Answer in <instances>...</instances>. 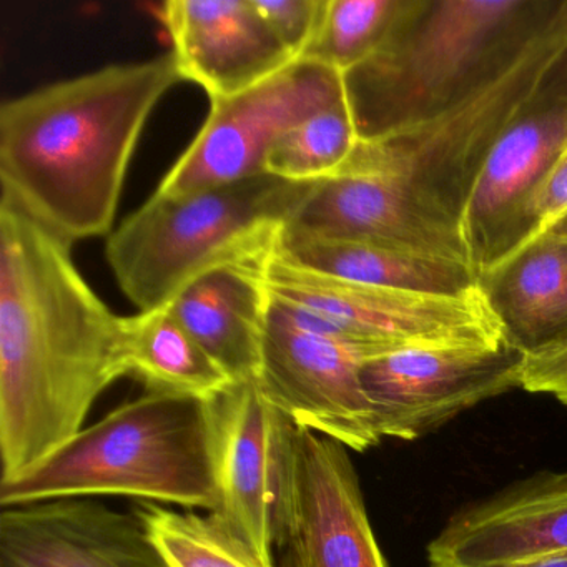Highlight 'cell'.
Listing matches in <instances>:
<instances>
[{
  "mask_svg": "<svg viewBox=\"0 0 567 567\" xmlns=\"http://www.w3.org/2000/svg\"><path fill=\"white\" fill-rule=\"evenodd\" d=\"M567 215V147L520 205L507 255L549 231ZM504 257V258H506Z\"/></svg>",
  "mask_w": 567,
  "mask_h": 567,
  "instance_id": "d4e9b609",
  "label": "cell"
},
{
  "mask_svg": "<svg viewBox=\"0 0 567 567\" xmlns=\"http://www.w3.org/2000/svg\"><path fill=\"white\" fill-rule=\"evenodd\" d=\"M406 6L408 0H328L320 31L301 59L344 74L383 44Z\"/></svg>",
  "mask_w": 567,
  "mask_h": 567,
  "instance_id": "cb8c5ba5",
  "label": "cell"
},
{
  "mask_svg": "<svg viewBox=\"0 0 567 567\" xmlns=\"http://www.w3.org/2000/svg\"><path fill=\"white\" fill-rule=\"evenodd\" d=\"M265 280L275 297L315 311L377 353L504 341L480 288L463 297H441L360 284L303 267L280 247L265 267Z\"/></svg>",
  "mask_w": 567,
  "mask_h": 567,
  "instance_id": "52a82bcc",
  "label": "cell"
},
{
  "mask_svg": "<svg viewBox=\"0 0 567 567\" xmlns=\"http://www.w3.org/2000/svg\"><path fill=\"white\" fill-rule=\"evenodd\" d=\"M274 526L280 567H388L350 450L287 417Z\"/></svg>",
  "mask_w": 567,
  "mask_h": 567,
  "instance_id": "ba28073f",
  "label": "cell"
},
{
  "mask_svg": "<svg viewBox=\"0 0 567 567\" xmlns=\"http://www.w3.org/2000/svg\"><path fill=\"white\" fill-rule=\"evenodd\" d=\"M377 357L288 320L271 303L257 384L295 426L364 453L383 441L361 384V364Z\"/></svg>",
  "mask_w": 567,
  "mask_h": 567,
  "instance_id": "8fae6325",
  "label": "cell"
},
{
  "mask_svg": "<svg viewBox=\"0 0 567 567\" xmlns=\"http://www.w3.org/2000/svg\"><path fill=\"white\" fill-rule=\"evenodd\" d=\"M357 127L347 101L295 125L268 152L264 174L288 182L331 177L353 154Z\"/></svg>",
  "mask_w": 567,
  "mask_h": 567,
  "instance_id": "603a6c76",
  "label": "cell"
},
{
  "mask_svg": "<svg viewBox=\"0 0 567 567\" xmlns=\"http://www.w3.org/2000/svg\"><path fill=\"white\" fill-rule=\"evenodd\" d=\"M268 28L297 61L313 44L328 0H251Z\"/></svg>",
  "mask_w": 567,
  "mask_h": 567,
  "instance_id": "484cf974",
  "label": "cell"
},
{
  "mask_svg": "<svg viewBox=\"0 0 567 567\" xmlns=\"http://www.w3.org/2000/svg\"><path fill=\"white\" fill-rule=\"evenodd\" d=\"M284 235L378 241L473 265L463 230L421 210L393 182L344 167L317 182Z\"/></svg>",
  "mask_w": 567,
  "mask_h": 567,
  "instance_id": "2e32d148",
  "label": "cell"
},
{
  "mask_svg": "<svg viewBox=\"0 0 567 567\" xmlns=\"http://www.w3.org/2000/svg\"><path fill=\"white\" fill-rule=\"evenodd\" d=\"M220 499L215 516L267 560L274 549L280 437L285 416L257 381L237 383L217 401Z\"/></svg>",
  "mask_w": 567,
  "mask_h": 567,
  "instance_id": "e0dca14e",
  "label": "cell"
},
{
  "mask_svg": "<svg viewBox=\"0 0 567 567\" xmlns=\"http://www.w3.org/2000/svg\"><path fill=\"white\" fill-rule=\"evenodd\" d=\"M124 358L145 391L215 401L237 384L168 307L124 317Z\"/></svg>",
  "mask_w": 567,
  "mask_h": 567,
  "instance_id": "44dd1931",
  "label": "cell"
},
{
  "mask_svg": "<svg viewBox=\"0 0 567 567\" xmlns=\"http://www.w3.org/2000/svg\"><path fill=\"white\" fill-rule=\"evenodd\" d=\"M280 250L331 277L414 293L463 297L477 290L480 280L473 265L378 241L284 235Z\"/></svg>",
  "mask_w": 567,
  "mask_h": 567,
  "instance_id": "ffe728a7",
  "label": "cell"
},
{
  "mask_svg": "<svg viewBox=\"0 0 567 567\" xmlns=\"http://www.w3.org/2000/svg\"><path fill=\"white\" fill-rule=\"evenodd\" d=\"M215 401L145 391L31 470L0 481V506L127 496L214 513L220 499Z\"/></svg>",
  "mask_w": 567,
  "mask_h": 567,
  "instance_id": "277c9868",
  "label": "cell"
},
{
  "mask_svg": "<svg viewBox=\"0 0 567 567\" xmlns=\"http://www.w3.org/2000/svg\"><path fill=\"white\" fill-rule=\"evenodd\" d=\"M504 340L526 357L567 341V237L543 234L481 271Z\"/></svg>",
  "mask_w": 567,
  "mask_h": 567,
  "instance_id": "d6986e66",
  "label": "cell"
},
{
  "mask_svg": "<svg viewBox=\"0 0 567 567\" xmlns=\"http://www.w3.org/2000/svg\"><path fill=\"white\" fill-rule=\"evenodd\" d=\"M520 388L553 396L567 408V341L526 357Z\"/></svg>",
  "mask_w": 567,
  "mask_h": 567,
  "instance_id": "4316f807",
  "label": "cell"
},
{
  "mask_svg": "<svg viewBox=\"0 0 567 567\" xmlns=\"http://www.w3.org/2000/svg\"><path fill=\"white\" fill-rule=\"evenodd\" d=\"M162 21L182 79L200 85L210 104L237 97L297 62L251 0H168Z\"/></svg>",
  "mask_w": 567,
  "mask_h": 567,
  "instance_id": "9a60e30c",
  "label": "cell"
},
{
  "mask_svg": "<svg viewBox=\"0 0 567 567\" xmlns=\"http://www.w3.org/2000/svg\"><path fill=\"white\" fill-rule=\"evenodd\" d=\"M71 244L0 200V481L84 430L97 398L127 377L124 317L89 287Z\"/></svg>",
  "mask_w": 567,
  "mask_h": 567,
  "instance_id": "6da1fadb",
  "label": "cell"
},
{
  "mask_svg": "<svg viewBox=\"0 0 567 567\" xmlns=\"http://www.w3.org/2000/svg\"><path fill=\"white\" fill-rule=\"evenodd\" d=\"M0 567H171L137 514L91 497L2 507Z\"/></svg>",
  "mask_w": 567,
  "mask_h": 567,
  "instance_id": "5bb4252c",
  "label": "cell"
},
{
  "mask_svg": "<svg viewBox=\"0 0 567 567\" xmlns=\"http://www.w3.org/2000/svg\"><path fill=\"white\" fill-rule=\"evenodd\" d=\"M563 2L408 0L383 44L343 74L358 141H383L456 107L513 64Z\"/></svg>",
  "mask_w": 567,
  "mask_h": 567,
  "instance_id": "3957f363",
  "label": "cell"
},
{
  "mask_svg": "<svg viewBox=\"0 0 567 567\" xmlns=\"http://www.w3.org/2000/svg\"><path fill=\"white\" fill-rule=\"evenodd\" d=\"M566 147L567 48L504 128L471 192L463 234L477 274L506 257L520 205Z\"/></svg>",
  "mask_w": 567,
  "mask_h": 567,
  "instance_id": "7c38bea8",
  "label": "cell"
},
{
  "mask_svg": "<svg viewBox=\"0 0 567 567\" xmlns=\"http://www.w3.org/2000/svg\"><path fill=\"white\" fill-rule=\"evenodd\" d=\"M343 101L340 71L300 59L257 87L210 104L204 127L155 192L184 197L264 174L268 152L290 128Z\"/></svg>",
  "mask_w": 567,
  "mask_h": 567,
  "instance_id": "9c48e42d",
  "label": "cell"
},
{
  "mask_svg": "<svg viewBox=\"0 0 567 567\" xmlns=\"http://www.w3.org/2000/svg\"><path fill=\"white\" fill-rule=\"evenodd\" d=\"M430 567H513L567 553V473H539L461 507L427 544Z\"/></svg>",
  "mask_w": 567,
  "mask_h": 567,
  "instance_id": "4fadbf2b",
  "label": "cell"
},
{
  "mask_svg": "<svg viewBox=\"0 0 567 567\" xmlns=\"http://www.w3.org/2000/svg\"><path fill=\"white\" fill-rule=\"evenodd\" d=\"M567 48V0L526 51L440 117L383 141H358L341 167L386 178L431 217L463 230L474 184L504 128Z\"/></svg>",
  "mask_w": 567,
  "mask_h": 567,
  "instance_id": "8992f818",
  "label": "cell"
},
{
  "mask_svg": "<svg viewBox=\"0 0 567 567\" xmlns=\"http://www.w3.org/2000/svg\"><path fill=\"white\" fill-rule=\"evenodd\" d=\"M513 567H567V553L553 554V556L537 557L527 563Z\"/></svg>",
  "mask_w": 567,
  "mask_h": 567,
  "instance_id": "83f0119b",
  "label": "cell"
},
{
  "mask_svg": "<svg viewBox=\"0 0 567 567\" xmlns=\"http://www.w3.org/2000/svg\"><path fill=\"white\" fill-rule=\"evenodd\" d=\"M267 264L218 268L198 278L167 305L178 323L235 383L255 381L260 371L270 310Z\"/></svg>",
  "mask_w": 567,
  "mask_h": 567,
  "instance_id": "ac0fdd59",
  "label": "cell"
},
{
  "mask_svg": "<svg viewBox=\"0 0 567 567\" xmlns=\"http://www.w3.org/2000/svg\"><path fill=\"white\" fill-rule=\"evenodd\" d=\"M315 185L260 174L184 197L155 192L109 235L105 258L138 311L167 307L210 271L267 264Z\"/></svg>",
  "mask_w": 567,
  "mask_h": 567,
  "instance_id": "5b68a950",
  "label": "cell"
},
{
  "mask_svg": "<svg viewBox=\"0 0 567 567\" xmlns=\"http://www.w3.org/2000/svg\"><path fill=\"white\" fill-rule=\"evenodd\" d=\"M174 52L55 82L0 105L2 197L68 244L114 231L125 175Z\"/></svg>",
  "mask_w": 567,
  "mask_h": 567,
  "instance_id": "7a4b0ae2",
  "label": "cell"
},
{
  "mask_svg": "<svg viewBox=\"0 0 567 567\" xmlns=\"http://www.w3.org/2000/svg\"><path fill=\"white\" fill-rule=\"evenodd\" d=\"M526 354L499 344L400 348L361 364L381 436L414 441L483 401L520 388Z\"/></svg>",
  "mask_w": 567,
  "mask_h": 567,
  "instance_id": "30bf717a",
  "label": "cell"
},
{
  "mask_svg": "<svg viewBox=\"0 0 567 567\" xmlns=\"http://www.w3.org/2000/svg\"><path fill=\"white\" fill-rule=\"evenodd\" d=\"M546 234L559 235V237H567V215L559 221V224L554 225L549 231Z\"/></svg>",
  "mask_w": 567,
  "mask_h": 567,
  "instance_id": "f1b7e54d",
  "label": "cell"
},
{
  "mask_svg": "<svg viewBox=\"0 0 567 567\" xmlns=\"http://www.w3.org/2000/svg\"><path fill=\"white\" fill-rule=\"evenodd\" d=\"M134 513L171 567H275L231 533L214 513L141 503Z\"/></svg>",
  "mask_w": 567,
  "mask_h": 567,
  "instance_id": "7402d4cb",
  "label": "cell"
}]
</instances>
